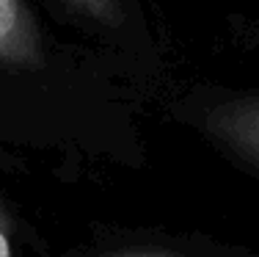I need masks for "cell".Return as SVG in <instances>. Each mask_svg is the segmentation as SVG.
I'll return each mask as SVG.
<instances>
[{
  "label": "cell",
  "instance_id": "1",
  "mask_svg": "<svg viewBox=\"0 0 259 257\" xmlns=\"http://www.w3.org/2000/svg\"><path fill=\"white\" fill-rule=\"evenodd\" d=\"M144 97L33 0H0V146L64 163L141 166Z\"/></svg>",
  "mask_w": 259,
  "mask_h": 257
},
{
  "label": "cell",
  "instance_id": "2",
  "mask_svg": "<svg viewBox=\"0 0 259 257\" xmlns=\"http://www.w3.org/2000/svg\"><path fill=\"white\" fill-rule=\"evenodd\" d=\"M64 33L113 64L144 100L171 91V45L149 0H33Z\"/></svg>",
  "mask_w": 259,
  "mask_h": 257
},
{
  "label": "cell",
  "instance_id": "3",
  "mask_svg": "<svg viewBox=\"0 0 259 257\" xmlns=\"http://www.w3.org/2000/svg\"><path fill=\"white\" fill-rule=\"evenodd\" d=\"M163 114L259 182V86L193 81L163 97Z\"/></svg>",
  "mask_w": 259,
  "mask_h": 257
},
{
  "label": "cell",
  "instance_id": "4",
  "mask_svg": "<svg viewBox=\"0 0 259 257\" xmlns=\"http://www.w3.org/2000/svg\"><path fill=\"white\" fill-rule=\"evenodd\" d=\"M64 257H259V252L193 230L100 224L77 238Z\"/></svg>",
  "mask_w": 259,
  "mask_h": 257
},
{
  "label": "cell",
  "instance_id": "5",
  "mask_svg": "<svg viewBox=\"0 0 259 257\" xmlns=\"http://www.w3.org/2000/svg\"><path fill=\"white\" fill-rule=\"evenodd\" d=\"M33 227L25 222L20 205L0 194V257H28Z\"/></svg>",
  "mask_w": 259,
  "mask_h": 257
}]
</instances>
